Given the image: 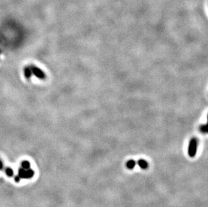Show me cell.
Wrapping results in <instances>:
<instances>
[{
    "instance_id": "277c9868",
    "label": "cell",
    "mask_w": 208,
    "mask_h": 207,
    "mask_svg": "<svg viewBox=\"0 0 208 207\" xmlns=\"http://www.w3.org/2000/svg\"><path fill=\"white\" fill-rule=\"evenodd\" d=\"M138 165L140 166V167L142 168V169H146L147 167V163L146 161H145L144 160H140L138 162Z\"/></svg>"
},
{
    "instance_id": "9c48e42d",
    "label": "cell",
    "mask_w": 208,
    "mask_h": 207,
    "mask_svg": "<svg viewBox=\"0 0 208 207\" xmlns=\"http://www.w3.org/2000/svg\"><path fill=\"white\" fill-rule=\"evenodd\" d=\"M2 167H3V164H2L1 162V161H0V170H1Z\"/></svg>"
},
{
    "instance_id": "3957f363",
    "label": "cell",
    "mask_w": 208,
    "mask_h": 207,
    "mask_svg": "<svg viewBox=\"0 0 208 207\" xmlns=\"http://www.w3.org/2000/svg\"><path fill=\"white\" fill-rule=\"evenodd\" d=\"M200 131L203 133H208V114H207V122L205 125H202L200 126Z\"/></svg>"
},
{
    "instance_id": "ba28073f",
    "label": "cell",
    "mask_w": 208,
    "mask_h": 207,
    "mask_svg": "<svg viewBox=\"0 0 208 207\" xmlns=\"http://www.w3.org/2000/svg\"><path fill=\"white\" fill-rule=\"evenodd\" d=\"M6 174L8 175V176L11 177V176H12V175H13V170H12L11 168L8 167V168H6Z\"/></svg>"
},
{
    "instance_id": "52a82bcc",
    "label": "cell",
    "mask_w": 208,
    "mask_h": 207,
    "mask_svg": "<svg viewBox=\"0 0 208 207\" xmlns=\"http://www.w3.org/2000/svg\"><path fill=\"white\" fill-rule=\"evenodd\" d=\"M21 166L22 167L25 168V169H29V168H30V163H29L28 162H26V161H25V162L22 163Z\"/></svg>"
},
{
    "instance_id": "7a4b0ae2",
    "label": "cell",
    "mask_w": 208,
    "mask_h": 207,
    "mask_svg": "<svg viewBox=\"0 0 208 207\" xmlns=\"http://www.w3.org/2000/svg\"><path fill=\"white\" fill-rule=\"evenodd\" d=\"M197 141L195 138L191 139L190 141L189 146H188V155L190 157H193L197 152Z\"/></svg>"
},
{
    "instance_id": "8992f818",
    "label": "cell",
    "mask_w": 208,
    "mask_h": 207,
    "mask_svg": "<svg viewBox=\"0 0 208 207\" xmlns=\"http://www.w3.org/2000/svg\"><path fill=\"white\" fill-rule=\"evenodd\" d=\"M33 69H35V74L37 75L38 77V78H43V76H44V75H43V72H41L39 69H38L37 68L36 69L35 68V67H33Z\"/></svg>"
},
{
    "instance_id": "5b68a950",
    "label": "cell",
    "mask_w": 208,
    "mask_h": 207,
    "mask_svg": "<svg viewBox=\"0 0 208 207\" xmlns=\"http://www.w3.org/2000/svg\"><path fill=\"white\" fill-rule=\"evenodd\" d=\"M135 163L134 160H130L127 163V167L129 168V169H133L135 167Z\"/></svg>"
},
{
    "instance_id": "6da1fadb",
    "label": "cell",
    "mask_w": 208,
    "mask_h": 207,
    "mask_svg": "<svg viewBox=\"0 0 208 207\" xmlns=\"http://www.w3.org/2000/svg\"><path fill=\"white\" fill-rule=\"evenodd\" d=\"M34 175V172L29 169H25V168L21 167L18 171V176L20 177V179H28V178H31Z\"/></svg>"
}]
</instances>
